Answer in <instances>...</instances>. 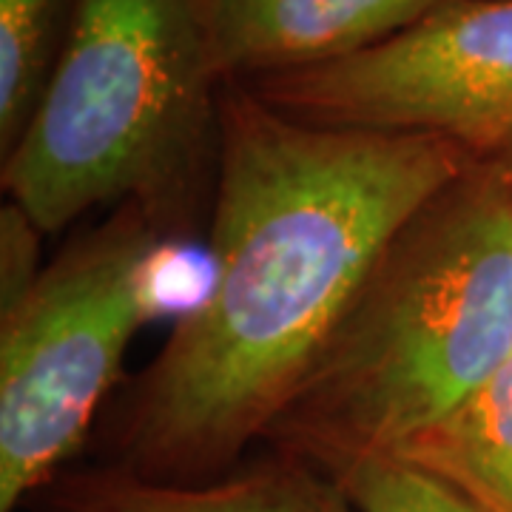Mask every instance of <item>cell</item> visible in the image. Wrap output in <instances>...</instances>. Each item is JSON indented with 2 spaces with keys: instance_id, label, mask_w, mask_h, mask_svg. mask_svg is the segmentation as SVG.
Wrapping results in <instances>:
<instances>
[{
  "instance_id": "1",
  "label": "cell",
  "mask_w": 512,
  "mask_h": 512,
  "mask_svg": "<svg viewBox=\"0 0 512 512\" xmlns=\"http://www.w3.org/2000/svg\"><path fill=\"white\" fill-rule=\"evenodd\" d=\"M473 160L436 134L305 123L225 83L211 279L134 384L117 467L208 481L268 439L384 245Z\"/></svg>"
},
{
  "instance_id": "2",
  "label": "cell",
  "mask_w": 512,
  "mask_h": 512,
  "mask_svg": "<svg viewBox=\"0 0 512 512\" xmlns=\"http://www.w3.org/2000/svg\"><path fill=\"white\" fill-rule=\"evenodd\" d=\"M512 356V220L476 157L384 245L268 439L322 470L393 456Z\"/></svg>"
},
{
  "instance_id": "3",
  "label": "cell",
  "mask_w": 512,
  "mask_h": 512,
  "mask_svg": "<svg viewBox=\"0 0 512 512\" xmlns=\"http://www.w3.org/2000/svg\"><path fill=\"white\" fill-rule=\"evenodd\" d=\"M222 89L202 0H77L3 191L43 237L128 202L174 231L217 163Z\"/></svg>"
},
{
  "instance_id": "4",
  "label": "cell",
  "mask_w": 512,
  "mask_h": 512,
  "mask_svg": "<svg viewBox=\"0 0 512 512\" xmlns=\"http://www.w3.org/2000/svg\"><path fill=\"white\" fill-rule=\"evenodd\" d=\"M171 237L143 205L111 208L0 316V512L52 484L89 439L134 336L160 308Z\"/></svg>"
},
{
  "instance_id": "5",
  "label": "cell",
  "mask_w": 512,
  "mask_h": 512,
  "mask_svg": "<svg viewBox=\"0 0 512 512\" xmlns=\"http://www.w3.org/2000/svg\"><path fill=\"white\" fill-rule=\"evenodd\" d=\"M239 86L305 123L436 134L487 157L512 140V0H456L362 55Z\"/></svg>"
},
{
  "instance_id": "6",
  "label": "cell",
  "mask_w": 512,
  "mask_h": 512,
  "mask_svg": "<svg viewBox=\"0 0 512 512\" xmlns=\"http://www.w3.org/2000/svg\"><path fill=\"white\" fill-rule=\"evenodd\" d=\"M456 0H202L222 83L319 69L402 35Z\"/></svg>"
},
{
  "instance_id": "7",
  "label": "cell",
  "mask_w": 512,
  "mask_h": 512,
  "mask_svg": "<svg viewBox=\"0 0 512 512\" xmlns=\"http://www.w3.org/2000/svg\"><path fill=\"white\" fill-rule=\"evenodd\" d=\"M49 512H359L322 470L279 453L231 476L151 481L103 467L57 481Z\"/></svg>"
},
{
  "instance_id": "8",
  "label": "cell",
  "mask_w": 512,
  "mask_h": 512,
  "mask_svg": "<svg viewBox=\"0 0 512 512\" xmlns=\"http://www.w3.org/2000/svg\"><path fill=\"white\" fill-rule=\"evenodd\" d=\"M396 458L444 478L484 512H512V356Z\"/></svg>"
},
{
  "instance_id": "9",
  "label": "cell",
  "mask_w": 512,
  "mask_h": 512,
  "mask_svg": "<svg viewBox=\"0 0 512 512\" xmlns=\"http://www.w3.org/2000/svg\"><path fill=\"white\" fill-rule=\"evenodd\" d=\"M77 0H0V151L32 123L72 32Z\"/></svg>"
},
{
  "instance_id": "10",
  "label": "cell",
  "mask_w": 512,
  "mask_h": 512,
  "mask_svg": "<svg viewBox=\"0 0 512 512\" xmlns=\"http://www.w3.org/2000/svg\"><path fill=\"white\" fill-rule=\"evenodd\" d=\"M359 512H484L444 478L396 456H356L322 467Z\"/></svg>"
},
{
  "instance_id": "11",
  "label": "cell",
  "mask_w": 512,
  "mask_h": 512,
  "mask_svg": "<svg viewBox=\"0 0 512 512\" xmlns=\"http://www.w3.org/2000/svg\"><path fill=\"white\" fill-rule=\"evenodd\" d=\"M40 237L32 217L18 202L6 200L0 208V316L15 311L40 276Z\"/></svg>"
},
{
  "instance_id": "12",
  "label": "cell",
  "mask_w": 512,
  "mask_h": 512,
  "mask_svg": "<svg viewBox=\"0 0 512 512\" xmlns=\"http://www.w3.org/2000/svg\"><path fill=\"white\" fill-rule=\"evenodd\" d=\"M490 157V154H487ZM493 157H498L501 171H504V180H507V200H510V220H512V140L501 151H495Z\"/></svg>"
}]
</instances>
